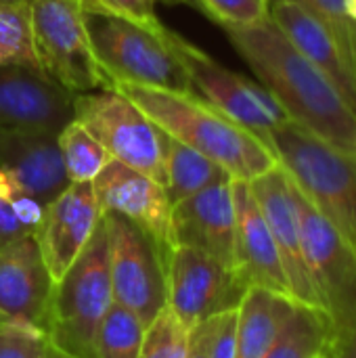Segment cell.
<instances>
[{"mask_svg":"<svg viewBox=\"0 0 356 358\" xmlns=\"http://www.w3.org/2000/svg\"><path fill=\"white\" fill-rule=\"evenodd\" d=\"M319 17L342 42L348 59L356 69V21L346 10V0H294Z\"/></svg>","mask_w":356,"mask_h":358,"instance_id":"cell-30","label":"cell"},{"mask_svg":"<svg viewBox=\"0 0 356 358\" xmlns=\"http://www.w3.org/2000/svg\"><path fill=\"white\" fill-rule=\"evenodd\" d=\"M73 120L128 168L166 185L162 130L118 86L73 94Z\"/></svg>","mask_w":356,"mask_h":358,"instance_id":"cell-7","label":"cell"},{"mask_svg":"<svg viewBox=\"0 0 356 358\" xmlns=\"http://www.w3.org/2000/svg\"><path fill=\"white\" fill-rule=\"evenodd\" d=\"M245 292L237 271L225 262L195 248H172L166 264V306L189 331L235 310Z\"/></svg>","mask_w":356,"mask_h":358,"instance_id":"cell-11","label":"cell"},{"mask_svg":"<svg viewBox=\"0 0 356 358\" xmlns=\"http://www.w3.org/2000/svg\"><path fill=\"white\" fill-rule=\"evenodd\" d=\"M92 187L101 212H113L138 227L157 245L164 262L168 264L172 252V206L166 189L157 180L128 168L118 159H109V164L92 180Z\"/></svg>","mask_w":356,"mask_h":358,"instance_id":"cell-12","label":"cell"},{"mask_svg":"<svg viewBox=\"0 0 356 358\" xmlns=\"http://www.w3.org/2000/svg\"><path fill=\"white\" fill-rule=\"evenodd\" d=\"M0 168L42 206L52 203L71 185L57 134L50 132L0 130Z\"/></svg>","mask_w":356,"mask_h":358,"instance_id":"cell-20","label":"cell"},{"mask_svg":"<svg viewBox=\"0 0 356 358\" xmlns=\"http://www.w3.org/2000/svg\"><path fill=\"white\" fill-rule=\"evenodd\" d=\"M294 197L300 220L304 264L321 308L342 342L356 323V248L311 206L296 187Z\"/></svg>","mask_w":356,"mask_h":358,"instance_id":"cell-9","label":"cell"},{"mask_svg":"<svg viewBox=\"0 0 356 358\" xmlns=\"http://www.w3.org/2000/svg\"><path fill=\"white\" fill-rule=\"evenodd\" d=\"M269 145L294 187L356 248V157L287 122Z\"/></svg>","mask_w":356,"mask_h":358,"instance_id":"cell-3","label":"cell"},{"mask_svg":"<svg viewBox=\"0 0 356 358\" xmlns=\"http://www.w3.org/2000/svg\"><path fill=\"white\" fill-rule=\"evenodd\" d=\"M218 317H220V315H218ZM218 317L208 319V321H204V323H199L197 327L191 329L187 358H210L212 340H214L216 325H218Z\"/></svg>","mask_w":356,"mask_h":358,"instance_id":"cell-34","label":"cell"},{"mask_svg":"<svg viewBox=\"0 0 356 358\" xmlns=\"http://www.w3.org/2000/svg\"><path fill=\"white\" fill-rule=\"evenodd\" d=\"M353 155H355V157H356V147H355V153H353Z\"/></svg>","mask_w":356,"mask_h":358,"instance_id":"cell-41","label":"cell"},{"mask_svg":"<svg viewBox=\"0 0 356 358\" xmlns=\"http://www.w3.org/2000/svg\"><path fill=\"white\" fill-rule=\"evenodd\" d=\"M113 302L149 325L166 308V262L157 245L130 220L103 212Z\"/></svg>","mask_w":356,"mask_h":358,"instance_id":"cell-10","label":"cell"},{"mask_svg":"<svg viewBox=\"0 0 356 358\" xmlns=\"http://www.w3.org/2000/svg\"><path fill=\"white\" fill-rule=\"evenodd\" d=\"M273 23L334 84L356 115V69L336 34L294 0H271Z\"/></svg>","mask_w":356,"mask_h":358,"instance_id":"cell-19","label":"cell"},{"mask_svg":"<svg viewBox=\"0 0 356 358\" xmlns=\"http://www.w3.org/2000/svg\"><path fill=\"white\" fill-rule=\"evenodd\" d=\"M336 358H356V323L353 325V329L342 338Z\"/></svg>","mask_w":356,"mask_h":358,"instance_id":"cell-36","label":"cell"},{"mask_svg":"<svg viewBox=\"0 0 356 358\" xmlns=\"http://www.w3.org/2000/svg\"><path fill=\"white\" fill-rule=\"evenodd\" d=\"M162 151H164V170H166V195L170 206L185 201L187 197L220 182L229 180V172L220 168L210 157L187 147L185 143L172 138L162 130ZM233 180V178H231Z\"/></svg>","mask_w":356,"mask_h":358,"instance_id":"cell-22","label":"cell"},{"mask_svg":"<svg viewBox=\"0 0 356 358\" xmlns=\"http://www.w3.org/2000/svg\"><path fill=\"white\" fill-rule=\"evenodd\" d=\"M48 358H78V357H71V355H67V352H63V350L55 348V346L48 342Z\"/></svg>","mask_w":356,"mask_h":358,"instance_id":"cell-37","label":"cell"},{"mask_svg":"<svg viewBox=\"0 0 356 358\" xmlns=\"http://www.w3.org/2000/svg\"><path fill=\"white\" fill-rule=\"evenodd\" d=\"M250 189L271 229L275 245L279 250L294 300L302 306L323 310L317 298L315 285L308 277L306 264H304L300 220H298V208H296L292 180L287 178L283 168L277 166L271 172L252 180Z\"/></svg>","mask_w":356,"mask_h":358,"instance_id":"cell-14","label":"cell"},{"mask_svg":"<svg viewBox=\"0 0 356 358\" xmlns=\"http://www.w3.org/2000/svg\"><path fill=\"white\" fill-rule=\"evenodd\" d=\"M0 358H48V336L38 327L0 319Z\"/></svg>","mask_w":356,"mask_h":358,"instance_id":"cell-29","label":"cell"},{"mask_svg":"<svg viewBox=\"0 0 356 358\" xmlns=\"http://www.w3.org/2000/svg\"><path fill=\"white\" fill-rule=\"evenodd\" d=\"M164 40L180 61L193 90L212 107L252 130L269 143V136L292 122L277 99L258 82L227 69L201 48L164 25Z\"/></svg>","mask_w":356,"mask_h":358,"instance_id":"cell-8","label":"cell"},{"mask_svg":"<svg viewBox=\"0 0 356 358\" xmlns=\"http://www.w3.org/2000/svg\"><path fill=\"white\" fill-rule=\"evenodd\" d=\"M92 52L113 84L195 92L180 61L164 40V25L149 29L92 0H82Z\"/></svg>","mask_w":356,"mask_h":358,"instance_id":"cell-4","label":"cell"},{"mask_svg":"<svg viewBox=\"0 0 356 358\" xmlns=\"http://www.w3.org/2000/svg\"><path fill=\"white\" fill-rule=\"evenodd\" d=\"M2 65L40 67L31 36L29 2L0 4V67Z\"/></svg>","mask_w":356,"mask_h":358,"instance_id":"cell-26","label":"cell"},{"mask_svg":"<svg viewBox=\"0 0 356 358\" xmlns=\"http://www.w3.org/2000/svg\"><path fill=\"white\" fill-rule=\"evenodd\" d=\"M23 235H34L17 216L15 212L0 199V248L23 237Z\"/></svg>","mask_w":356,"mask_h":358,"instance_id":"cell-35","label":"cell"},{"mask_svg":"<svg viewBox=\"0 0 356 358\" xmlns=\"http://www.w3.org/2000/svg\"><path fill=\"white\" fill-rule=\"evenodd\" d=\"M52 285L36 235H23L0 248V319L46 334Z\"/></svg>","mask_w":356,"mask_h":358,"instance_id":"cell-15","label":"cell"},{"mask_svg":"<svg viewBox=\"0 0 356 358\" xmlns=\"http://www.w3.org/2000/svg\"><path fill=\"white\" fill-rule=\"evenodd\" d=\"M40 69L71 94L115 88L99 65L84 23L82 0H29Z\"/></svg>","mask_w":356,"mask_h":358,"instance_id":"cell-6","label":"cell"},{"mask_svg":"<svg viewBox=\"0 0 356 358\" xmlns=\"http://www.w3.org/2000/svg\"><path fill=\"white\" fill-rule=\"evenodd\" d=\"M153 2H164V4H191L189 0H153Z\"/></svg>","mask_w":356,"mask_h":358,"instance_id":"cell-39","label":"cell"},{"mask_svg":"<svg viewBox=\"0 0 356 358\" xmlns=\"http://www.w3.org/2000/svg\"><path fill=\"white\" fill-rule=\"evenodd\" d=\"M346 10H348L350 19L356 21V0H346Z\"/></svg>","mask_w":356,"mask_h":358,"instance_id":"cell-38","label":"cell"},{"mask_svg":"<svg viewBox=\"0 0 356 358\" xmlns=\"http://www.w3.org/2000/svg\"><path fill=\"white\" fill-rule=\"evenodd\" d=\"M191 331L166 306L147 327L138 358H187Z\"/></svg>","mask_w":356,"mask_h":358,"instance_id":"cell-27","label":"cell"},{"mask_svg":"<svg viewBox=\"0 0 356 358\" xmlns=\"http://www.w3.org/2000/svg\"><path fill=\"white\" fill-rule=\"evenodd\" d=\"M73 120V94L40 67H0V130L59 134Z\"/></svg>","mask_w":356,"mask_h":358,"instance_id":"cell-13","label":"cell"},{"mask_svg":"<svg viewBox=\"0 0 356 358\" xmlns=\"http://www.w3.org/2000/svg\"><path fill=\"white\" fill-rule=\"evenodd\" d=\"M225 31L294 124L350 155L355 153L356 115L353 109L271 17L254 25L225 27Z\"/></svg>","mask_w":356,"mask_h":358,"instance_id":"cell-1","label":"cell"},{"mask_svg":"<svg viewBox=\"0 0 356 358\" xmlns=\"http://www.w3.org/2000/svg\"><path fill=\"white\" fill-rule=\"evenodd\" d=\"M235 323H237V308L222 313L218 317L210 358H235Z\"/></svg>","mask_w":356,"mask_h":358,"instance_id":"cell-33","label":"cell"},{"mask_svg":"<svg viewBox=\"0 0 356 358\" xmlns=\"http://www.w3.org/2000/svg\"><path fill=\"white\" fill-rule=\"evenodd\" d=\"M212 21L225 27L254 25L269 19L271 0H189Z\"/></svg>","mask_w":356,"mask_h":358,"instance_id":"cell-28","label":"cell"},{"mask_svg":"<svg viewBox=\"0 0 356 358\" xmlns=\"http://www.w3.org/2000/svg\"><path fill=\"white\" fill-rule=\"evenodd\" d=\"M298 308L292 298L262 287H248L235 323V358H264Z\"/></svg>","mask_w":356,"mask_h":358,"instance_id":"cell-21","label":"cell"},{"mask_svg":"<svg viewBox=\"0 0 356 358\" xmlns=\"http://www.w3.org/2000/svg\"><path fill=\"white\" fill-rule=\"evenodd\" d=\"M57 141L69 182H92L111 159L105 147L76 120L57 134Z\"/></svg>","mask_w":356,"mask_h":358,"instance_id":"cell-24","label":"cell"},{"mask_svg":"<svg viewBox=\"0 0 356 358\" xmlns=\"http://www.w3.org/2000/svg\"><path fill=\"white\" fill-rule=\"evenodd\" d=\"M338 346L340 338L327 315L298 304L264 358H334Z\"/></svg>","mask_w":356,"mask_h":358,"instance_id":"cell-23","label":"cell"},{"mask_svg":"<svg viewBox=\"0 0 356 358\" xmlns=\"http://www.w3.org/2000/svg\"><path fill=\"white\" fill-rule=\"evenodd\" d=\"M334 358H336V357H334Z\"/></svg>","mask_w":356,"mask_h":358,"instance_id":"cell-42","label":"cell"},{"mask_svg":"<svg viewBox=\"0 0 356 358\" xmlns=\"http://www.w3.org/2000/svg\"><path fill=\"white\" fill-rule=\"evenodd\" d=\"M233 195H235V271L239 279L245 283V287H262L294 300L279 250L252 195L250 182L233 180Z\"/></svg>","mask_w":356,"mask_h":358,"instance_id":"cell-18","label":"cell"},{"mask_svg":"<svg viewBox=\"0 0 356 358\" xmlns=\"http://www.w3.org/2000/svg\"><path fill=\"white\" fill-rule=\"evenodd\" d=\"M122 17H128L149 29H159L162 21L155 15V2L153 0H92Z\"/></svg>","mask_w":356,"mask_h":358,"instance_id":"cell-32","label":"cell"},{"mask_svg":"<svg viewBox=\"0 0 356 358\" xmlns=\"http://www.w3.org/2000/svg\"><path fill=\"white\" fill-rule=\"evenodd\" d=\"M101 214L92 182H71L46 206L36 239L52 283H59L82 254L101 222Z\"/></svg>","mask_w":356,"mask_h":358,"instance_id":"cell-16","label":"cell"},{"mask_svg":"<svg viewBox=\"0 0 356 358\" xmlns=\"http://www.w3.org/2000/svg\"><path fill=\"white\" fill-rule=\"evenodd\" d=\"M118 88L159 130L216 162L233 180L252 182L279 166L266 141L212 107L197 92H172L130 84H118Z\"/></svg>","mask_w":356,"mask_h":358,"instance_id":"cell-2","label":"cell"},{"mask_svg":"<svg viewBox=\"0 0 356 358\" xmlns=\"http://www.w3.org/2000/svg\"><path fill=\"white\" fill-rule=\"evenodd\" d=\"M23 2H29V0H0V4H23Z\"/></svg>","mask_w":356,"mask_h":358,"instance_id":"cell-40","label":"cell"},{"mask_svg":"<svg viewBox=\"0 0 356 358\" xmlns=\"http://www.w3.org/2000/svg\"><path fill=\"white\" fill-rule=\"evenodd\" d=\"M111 304L109 243L101 216L82 254L63 279L52 285L46 325L48 342L71 357L94 358V336Z\"/></svg>","mask_w":356,"mask_h":358,"instance_id":"cell-5","label":"cell"},{"mask_svg":"<svg viewBox=\"0 0 356 358\" xmlns=\"http://www.w3.org/2000/svg\"><path fill=\"white\" fill-rule=\"evenodd\" d=\"M170 237L172 248H195L235 268L233 180H220L172 206Z\"/></svg>","mask_w":356,"mask_h":358,"instance_id":"cell-17","label":"cell"},{"mask_svg":"<svg viewBox=\"0 0 356 358\" xmlns=\"http://www.w3.org/2000/svg\"><path fill=\"white\" fill-rule=\"evenodd\" d=\"M145 327L134 313L113 302L97 329L94 358H138Z\"/></svg>","mask_w":356,"mask_h":358,"instance_id":"cell-25","label":"cell"},{"mask_svg":"<svg viewBox=\"0 0 356 358\" xmlns=\"http://www.w3.org/2000/svg\"><path fill=\"white\" fill-rule=\"evenodd\" d=\"M0 199L15 212V216L36 235V231L42 224L44 210L42 206L27 189H23L6 170L0 168Z\"/></svg>","mask_w":356,"mask_h":358,"instance_id":"cell-31","label":"cell"}]
</instances>
